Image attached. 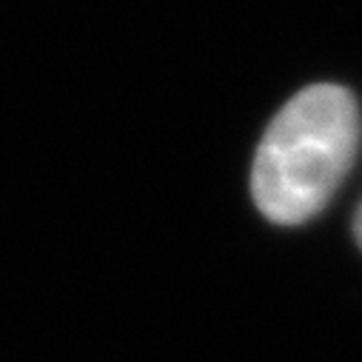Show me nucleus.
I'll use <instances>...</instances> for the list:
<instances>
[{
  "instance_id": "obj_1",
  "label": "nucleus",
  "mask_w": 362,
  "mask_h": 362,
  "mask_svg": "<svg viewBox=\"0 0 362 362\" xmlns=\"http://www.w3.org/2000/svg\"><path fill=\"white\" fill-rule=\"evenodd\" d=\"M359 146L351 92L317 83L297 92L268 123L251 165V197L277 226L311 220L339 189Z\"/></svg>"
},
{
  "instance_id": "obj_2",
  "label": "nucleus",
  "mask_w": 362,
  "mask_h": 362,
  "mask_svg": "<svg viewBox=\"0 0 362 362\" xmlns=\"http://www.w3.org/2000/svg\"><path fill=\"white\" fill-rule=\"evenodd\" d=\"M354 234H356V243H359V248H362V206H359L356 220H354Z\"/></svg>"
}]
</instances>
